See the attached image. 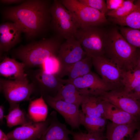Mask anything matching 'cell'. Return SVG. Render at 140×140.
I'll use <instances>...</instances> for the list:
<instances>
[{
	"label": "cell",
	"instance_id": "6",
	"mask_svg": "<svg viewBox=\"0 0 140 140\" xmlns=\"http://www.w3.org/2000/svg\"><path fill=\"white\" fill-rule=\"evenodd\" d=\"M61 3L72 14L80 28L99 26L108 22L106 15L87 6L79 0H61Z\"/></svg>",
	"mask_w": 140,
	"mask_h": 140
},
{
	"label": "cell",
	"instance_id": "9",
	"mask_svg": "<svg viewBox=\"0 0 140 140\" xmlns=\"http://www.w3.org/2000/svg\"><path fill=\"white\" fill-rule=\"evenodd\" d=\"M96 71L111 90H123L122 72L104 55L92 58Z\"/></svg>",
	"mask_w": 140,
	"mask_h": 140
},
{
	"label": "cell",
	"instance_id": "15",
	"mask_svg": "<svg viewBox=\"0 0 140 140\" xmlns=\"http://www.w3.org/2000/svg\"><path fill=\"white\" fill-rule=\"evenodd\" d=\"M22 32L20 26L14 22H7L0 24V55L8 52L20 42Z\"/></svg>",
	"mask_w": 140,
	"mask_h": 140
},
{
	"label": "cell",
	"instance_id": "10",
	"mask_svg": "<svg viewBox=\"0 0 140 140\" xmlns=\"http://www.w3.org/2000/svg\"><path fill=\"white\" fill-rule=\"evenodd\" d=\"M86 56L80 43L75 38L66 39L61 44L57 56L62 67L61 78L75 63Z\"/></svg>",
	"mask_w": 140,
	"mask_h": 140
},
{
	"label": "cell",
	"instance_id": "18",
	"mask_svg": "<svg viewBox=\"0 0 140 140\" xmlns=\"http://www.w3.org/2000/svg\"><path fill=\"white\" fill-rule=\"evenodd\" d=\"M104 106V117L112 122L117 124H134L138 128L140 124L132 115L105 100Z\"/></svg>",
	"mask_w": 140,
	"mask_h": 140
},
{
	"label": "cell",
	"instance_id": "7",
	"mask_svg": "<svg viewBox=\"0 0 140 140\" xmlns=\"http://www.w3.org/2000/svg\"><path fill=\"white\" fill-rule=\"evenodd\" d=\"M25 72L33 85L34 94L40 96L48 94L54 97L64 85L61 78L48 73L41 68H25Z\"/></svg>",
	"mask_w": 140,
	"mask_h": 140
},
{
	"label": "cell",
	"instance_id": "3",
	"mask_svg": "<svg viewBox=\"0 0 140 140\" xmlns=\"http://www.w3.org/2000/svg\"><path fill=\"white\" fill-rule=\"evenodd\" d=\"M137 49L127 40L116 28L106 31L104 56L122 72L134 68Z\"/></svg>",
	"mask_w": 140,
	"mask_h": 140
},
{
	"label": "cell",
	"instance_id": "1",
	"mask_svg": "<svg viewBox=\"0 0 140 140\" xmlns=\"http://www.w3.org/2000/svg\"><path fill=\"white\" fill-rule=\"evenodd\" d=\"M49 1L25 0L20 5L8 7L3 11V18L18 25L27 39L42 34L50 25Z\"/></svg>",
	"mask_w": 140,
	"mask_h": 140
},
{
	"label": "cell",
	"instance_id": "34",
	"mask_svg": "<svg viewBox=\"0 0 140 140\" xmlns=\"http://www.w3.org/2000/svg\"><path fill=\"white\" fill-rule=\"evenodd\" d=\"M129 94L140 102V84Z\"/></svg>",
	"mask_w": 140,
	"mask_h": 140
},
{
	"label": "cell",
	"instance_id": "37",
	"mask_svg": "<svg viewBox=\"0 0 140 140\" xmlns=\"http://www.w3.org/2000/svg\"><path fill=\"white\" fill-rule=\"evenodd\" d=\"M4 109L3 106L2 105L0 106V124H2L4 123L3 118H4Z\"/></svg>",
	"mask_w": 140,
	"mask_h": 140
},
{
	"label": "cell",
	"instance_id": "13",
	"mask_svg": "<svg viewBox=\"0 0 140 140\" xmlns=\"http://www.w3.org/2000/svg\"><path fill=\"white\" fill-rule=\"evenodd\" d=\"M42 96L46 103L62 115L72 128H79L80 125L79 106L56 99L48 94Z\"/></svg>",
	"mask_w": 140,
	"mask_h": 140
},
{
	"label": "cell",
	"instance_id": "22",
	"mask_svg": "<svg viewBox=\"0 0 140 140\" xmlns=\"http://www.w3.org/2000/svg\"><path fill=\"white\" fill-rule=\"evenodd\" d=\"M48 111L47 105L42 95L30 101L28 114L32 121L36 122L45 121L48 117Z\"/></svg>",
	"mask_w": 140,
	"mask_h": 140
},
{
	"label": "cell",
	"instance_id": "30",
	"mask_svg": "<svg viewBox=\"0 0 140 140\" xmlns=\"http://www.w3.org/2000/svg\"><path fill=\"white\" fill-rule=\"evenodd\" d=\"M119 31L132 45L140 48V30L121 26L120 28Z\"/></svg>",
	"mask_w": 140,
	"mask_h": 140
},
{
	"label": "cell",
	"instance_id": "32",
	"mask_svg": "<svg viewBox=\"0 0 140 140\" xmlns=\"http://www.w3.org/2000/svg\"><path fill=\"white\" fill-rule=\"evenodd\" d=\"M71 135L74 140H105L106 136L103 134H94L82 131H71Z\"/></svg>",
	"mask_w": 140,
	"mask_h": 140
},
{
	"label": "cell",
	"instance_id": "31",
	"mask_svg": "<svg viewBox=\"0 0 140 140\" xmlns=\"http://www.w3.org/2000/svg\"><path fill=\"white\" fill-rule=\"evenodd\" d=\"M81 3L96 9L106 15L109 11L106 1L104 0H79Z\"/></svg>",
	"mask_w": 140,
	"mask_h": 140
},
{
	"label": "cell",
	"instance_id": "2",
	"mask_svg": "<svg viewBox=\"0 0 140 140\" xmlns=\"http://www.w3.org/2000/svg\"><path fill=\"white\" fill-rule=\"evenodd\" d=\"M59 37L51 38L21 45L11 52L12 58L18 59L25 65V68H41L45 61L52 56H57L62 44Z\"/></svg>",
	"mask_w": 140,
	"mask_h": 140
},
{
	"label": "cell",
	"instance_id": "33",
	"mask_svg": "<svg viewBox=\"0 0 140 140\" xmlns=\"http://www.w3.org/2000/svg\"><path fill=\"white\" fill-rule=\"evenodd\" d=\"M125 0H107L106 2L109 11L116 10L122 5Z\"/></svg>",
	"mask_w": 140,
	"mask_h": 140
},
{
	"label": "cell",
	"instance_id": "29",
	"mask_svg": "<svg viewBox=\"0 0 140 140\" xmlns=\"http://www.w3.org/2000/svg\"><path fill=\"white\" fill-rule=\"evenodd\" d=\"M40 68L48 73L61 78L62 68L57 56L51 57L47 59Z\"/></svg>",
	"mask_w": 140,
	"mask_h": 140
},
{
	"label": "cell",
	"instance_id": "35",
	"mask_svg": "<svg viewBox=\"0 0 140 140\" xmlns=\"http://www.w3.org/2000/svg\"><path fill=\"white\" fill-rule=\"evenodd\" d=\"M140 69V48H137L135 60V67Z\"/></svg>",
	"mask_w": 140,
	"mask_h": 140
},
{
	"label": "cell",
	"instance_id": "19",
	"mask_svg": "<svg viewBox=\"0 0 140 140\" xmlns=\"http://www.w3.org/2000/svg\"><path fill=\"white\" fill-rule=\"evenodd\" d=\"M105 101L100 95L86 92L81 105L85 115L91 117H103Z\"/></svg>",
	"mask_w": 140,
	"mask_h": 140
},
{
	"label": "cell",
	"instance_id": "5",
	"mask_svg": "<svg viewBox=\"0 0 140 140\" xmlns=\"http://www.w3.org/2000/svg\"><path fill=\"white\" fill-rule=\"evenodd\" d=\"M106 32L99 26L80 27L74 37L80 43L86 56L92 58L104 55Z\"/></svg>",
	"mask_w": 140,
	"mask_h": 140
},
{
	"label": "cell",
	"instance_id": "16",
	"mask_svg": "<svg viewBox=\"0 0 140 140\" xmlns=\"http://www.w3.org/2000/svg\"><path fill=\"white\" fill-rule=\"evenodd\" d=\"M25 68L23 63L13 58L5 57L0 63V75L10 80L29 82Z\"/></svg>",
	"mask_w": 140,
	"mask_h": 140
},
{
	"label": "cell",
	"instance_id": "11",
	"mask_svg": "<svg viewBox=\"0 0 140 140\" xmlns=\"http://www.w3.org/2000/svg\"><path fill=\"white\" fill-rule=\"evenodd\" d=\"M100 95L106 101L134 116L140 124V102L123 90L105 92Z\"/></svg>",
	"mask_w": 140,
	"mask_h": 140
},
{
	"label": "cell",
	"instance_id": "40",
	"mask_svg": "<svg viewBox=\"0 0 140 140\" xmlns=\"http://www.w3.org/2000/svg\"><path fill=\"white\" fill-rule=\"evenodd\" d=\"M129 140H131V139H129Z\"/></svg>",
	"mask_w": 140,
	"mask_h": 140
},
{
	"label": "cell",
	"instance_id": "28",
	"mask_svg": "<svg viewBox=\"0 0 140 140\" xmlns=\"http://www.w3.org/2000/svg\"><path fill=\"white\" fill-rule=\"evenodd\" d=\"M137 6V3L136 1L124 0L122 6L116 10L109 11L106 15L111 18H122L131 13L136 8Z\"/></svg>",
	"mask_w": 140,
	"mask_h": 140
},
{
	"label": "cell",
	"instance_id": "25",
	"mask_svg": "<svg viewBox=\"0 0 140 140\" xmlns=\"http://www.w3.org/2000/svg\"><path fill=\"white\" fill-rule=\"evenodd\" d=\"M93 66L92 58L86 56L75 63L66 71L65 75L72 80L82 76L90 73Z\"/></svg>",
	"mask_w": 140,
	"mask_h": 140
},
{
	"label": "cell",
	"instance_id": "24",
	"mask_svg": "<svg viewBox=\"0 0 140 140\" xmlns=\"http://www.w3.org/2000/svg\"><path fill=\"white\" fill-rule=\"evenodd\" d=\"M19 104H17L10 107L9 113L4 116L7 125L9 127L23 125L32 121L28 114L20 109Z\"/></svg>",
	"mask_w": 140,
	"mask_h": 140
},
{
	"label": "cell",
	"instance_id": "14",
	"mask_svg": "<svg viewBox=\"0 0 140 140\" xmlns=\"http://www.w3.org/2000/svg\"><path fill=\"white\" fill-rule=\"evenodd\" d=\"M62 81L64 84L72 83L78 89L94 94L100 95L103 92L111 90L100 77L92 71L74 79H62Z\"/></svg>",
	"mask_w": 140,
	"mask_h": 140
},
{
	"label": "cell",
	"instance_id": "39",
	"mask_svg": "<svg viewBox=\"0 0 140 140\" xmlns=\"http://www.w3.org/2000/svg\"><path fill=\"white\" fill-rule=\"evenodd\" d=\"M0 140H10L1 129H0Z\"/></svg>",
	"mask_w": 140,
	"mask_h": 140
},
{
	"label": "cell",
	"instance_id": "17",
	"mask_svg": "<svg viewBox=\"0 0 140 140\" xmlns=\"http://www.w3.org/2000/svg\"><path fill=\"white\" fill-rule=\"evenodd\" d=\"M51 117L50 123L48 128L38 140H71L69 135L71 131L66 125L60 122L54 111L50 114Z\"/></svg>",
	"mask_w": 140,
	"mask_h": 140
},
{
	"label": "cell",
	"instance_id": "26",
	"mask_svg": "<svg viewBox=\"0 0 140 140\" xmlns=\"http://www.w3.org/2000/svg\"><path fill=\"white\" fill-rule=\"evenodd\" d=\"M137 6L127 16L119 18H110L112 22L121 26L140 30V0L136 1Z\"/></svg>",
	"mask_w": 140,
	"mask_h": 140
},
{
	"label": "cell",
	"instance_id": "23",
	"mask_svg": "<svg viewBox=\"0 0 140 140\" xmlns=\"http://www.w3.org/2000/svg\"><path fill=\"white\" fill-rule=\"evenodd\" d=\"M80 122L88 133L94 134H103L106 126L107 119L102 117H94L85 115L80 110Z\"/></svg>",
	"mask_w": 140,
	"mask_h": 140
},
{
	"label": "cell",
	"instance_id": "12",
	"mask_svg": "<svg viewBox=\"0 0 140 140\" xmlns=\"http://www.w3.org/2000/svg\"><path fill=\"white\" fill-rule=\"evenodd\" d=\"M51 120L50 114L45 121H32L16 128L6 135L10 140H38L48 128Z\"/></svg>",
	"mask_w": 140,
	"mask_h": 140
},
{
	"label": "cell",
	"instance_id": "8",
	"mask_svg": "<svg viewBox=\"0 0 140 140\" xmlns=\"http://www.w3.org/2000/svg\"><path fill=\"white\" fill-rule=\"evenodd\" d=\"M0 90L9 102L10 107L21 102L30 100L34 92L32 84L30 81L22 82L0 78Z\"/></svg>",
	"mask_w": 140,
	"mask_h": 140
},
{
	"label": "cell",
	"instance_id": "38",
	"mask_svg": "<svg viewBox=\"0 0 140 140\" xmlns=\"http://www.w3.org/2000/svg\"><path fill=\"white\" fill-rule=\"evenodd\" d=\"M137 130V132L132 137L131 140H140V127Z\"/></svg>",
	"mask_w": 140,
	"mask_h": 140
},
{
	"label": "cell",
	"instance_id": "27",
	"mask_svg": "<svg viewBox=\"0 0 140 140\" xmlns=\"http://www.w3.org/2000/svg\"><path fill=\"white\" fill-rule=\"evenodd\" d=\"M123 90L129 94L140 84V69L136 67L127 72H122Z\"/></svg>",
	"mask_w": 140,
	"mask_h": 140
},
{
	"label": "cell",
	"instance_id": "36",
	"mask_svg": "<svg viewBox=\"0 0 140 140\" xmlns=\"http://www.w3.org/2000/svg\"><path fill=\"white\" fill-rule=\"evenodd\" d=\"M23 0H1V3L8 4L21 3L25 1Z\"/></svg>",
	"mask_w": 140,
	"mask_h": 140
},
{
	"label": "cell",
	"instance_id": "21",
	"mask_svg": "<svg viewBox=\"0 0 140 140\" xmlns=\"http://www.w3.org/2000/svg\"><path fill=\"white\" fill-rule=\"evenodd\" d=\"M106 139L107 140H124L128 136L132 137L138 127L131 124H117L109 122L106 125Z\"/></svg>",
	"mask_w": 140,
	"mask_h": 140
},
{
	"label": "cell",
	"instance_id": "20",
	"mask_svg": "<svg viewBox=\"0 0 140 140\" xmlns=\"http://www.w3.org/2000/svg\"><path fill=\"white\" fill-rule=\"evenodd\" d=\"M85 94L81 90L70 83H65L58 92L55 98L79 106L81 105Z\"/></svg>",
	"mask_w": 140,
	"mask_h": 140
},
{
	"label": "cell",
	"instance_id": "4",
	"mask_svg": "<svg viewBox=\"0 0 140 140\" xmlns=\"http://www.w3.org/2000/svg\"><path fill=\"white\" fill-rule=\"evenodd\" d=\"M50 25L57 37L67 39L74 37L79 25L72 14L61 3L55 0L51 5ZM75 38V37H74Z\"/></svg>",
	"mask_w": 140,
	"mask_h": 140
}]
</instances>
